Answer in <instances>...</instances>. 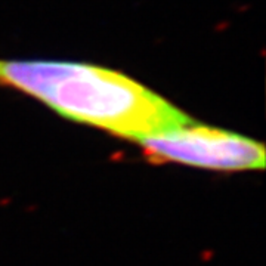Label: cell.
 <instances>
[{
  "label": "cell",
  "instance_id": "cell-1",
  "mask_svg": "<svg viewBox=\"0 0 266 266\" xmlns=\"http://www.w3.org/2000/svg\"><path fill=\"white\" fill-rule=\"evenodd\" d=\"M0 83L42 100L70 120L140 140L191 123L144 84L102 66L0 60Z\"/></svg>",
  "mask_w": 266,
  "mask_h": 266
},
{
  "label": "cell",
  "instance_id": "cell-2",
  "mask_svg": "<svg viewBox=\"0 0 266 266\" xmlns=\"http://www.w3.org/2000/svg\"><path fill=\"white\" fill-rule=\"evenodd\" d=\"M138 142L146 158L154 163H179L224 172L265 167V146L260 142L192 122Z\"/></svg>",
  "mask_w": 266,
  "mask_h": 266
}]
</instances>
